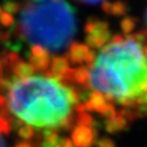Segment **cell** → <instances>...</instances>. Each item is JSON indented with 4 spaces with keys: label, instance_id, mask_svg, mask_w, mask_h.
Masks as SVG:
<instances>
[{
    "label": "cell",
    "instance_id": "1",
    "mask_svg": "<svg viewBox=\"0 0 147 147\" xmlns=\"http://www.w3.org/2000/svg\"><path fill=\"white\" fill-rule=\"evenodd\" d=\"M89 70L90 88L104 93L108 102L135 109V99L147 92V59L142 46L129 36L105 46Z\"/></svg>",
    "mask_w": 147,
    "mask_h": 147
},
{
    "label": "cell",
    "instance_id": "2",
    "mask_svg": "<svg viewBox=\"0 0 147 147\" xmlns=\"http://www.w3.org/2000/svg\"><path fill=\"white\" fill-rule=\"evenodd\" d=\"M80 101L76 88L46 76L16 81L8 92L10 112L19 120L42 130H58Z\"/></svg>",
    "mask_w": 147,
    "mask_h": 147
},
{
    "label": "cell",
    "instance_id": "3",
    "mask_svg": "<svg viewBox=\"0 0 147 147\" xmlns=\"http://www.w3.org/2000/svg\"><path fill=\"white\" fill-rule=\"evenodd\" d=\"M19 40L61 51L76 33L75 11L64 1H31L22 5L20 20L12 28Z\"/></svg>",
    "mask_w": 147,
    "mask_h": 147
},
{
    "label": "cell",
    "instance_id": "4",
    "mask_svg": "<svg viewBox=\"0 0 147 147\" xmlns=\"http://www.w3.org/2000/svg\"><path fill=\"white\" fill-rule=\"evenodd\" d=\"M84 31L86 33V45L89 48L99 49L106 46L110 40L111 33L109 31V23L98 18H90L85 23Z\"/></svg>",
    "mask_w": 147,
    "mask_h": 147
},
{
    "label": "cell",
    "instance_id": "5",
    "mask_svg": "<svg viewBox=\"0 0 147 147\" xmlns=\"http://www.w3.org/2000/svg\"><path fill=\"white\" fill-rule=\"evenodd\" d=\"M97 129L87 126H74L72 131V142L76 147H93L97 143Z\"/></svg>",
    "mask_w": 147,
    "mask_h": 147
},
{
    "label": "cell",
    "instance_id": "6",
    "mask_svg": "<svg viewBox=\"0 0 147 147\" xmlns=\"http://www.w3.org/2000/svg\"><path fill=\"white\" fill-rule=\"evenodd\" d=\"M69 68H70V62L65 56H53L50 69L45 73V76L60 82L62 75L65 73V71Z\"/></svg>",
    "mask_w": 147,
    "mask_h": 147
},
{
    "label": "cell",
    "instance_id": "7",
    "mask_svg": "<svg viewBox=\"0 0 147 147\" xmlns=\"http://www.w3.org/2000/svg\"><path fill=\"white\" fill-rule=\"evenodd\" d=\"M90 51L92 50L87 45L74 42L70 44L65 57L68 58L69 62L72 64H82V63H85Z\"/></svg>",
    "mask_w": 147,
    "mask_h": 147
},
{
    "label": "cell",
    "instance_id": "8",
    "mask_svg": "<svg viewBox=\"0 0 147 147\" xmlns=\"http://www.w3.org/2000/svg\"><path fill=\"white\" fill-rule=\"evenodd\" d=\"M83 102L85 105L86 111L97 112L98 115L101 113V111L105 109V107L108 104L105 95L98 90H90L87 98Z\"/></svg>",
    "mask_w": 147,
    "mask_h": 147
},
{
    "label": "cell",
    "instance_id": "9",
    "mask_svg": "<svg viewBox=\"0 0 147 147\" xmlns=\"http://www.w3.org/2000/svg\"><path fill=\"white\" fill-rule=\"evenodd\" d=\"M10 122L12 127L16 129L19 137H21L24 142L34 141L36 133H35V130H34L33 126L25 123V122H23V121L19 120V119H16V118H12Z\"/></svg>",
    "mask_w": 147,
    "mask_h": 147
},
{
    "label": "cell",
    "instance_id": "10",
    "mask_svg": "<svg viewBox=\"0 0 147 147\" xmlns=\"http://www.w3.org/2000/svg\"><path fill=\"white\" fill-rule=\"evenodd\" d=\"M90 73L86 67L81 65L79 68L73 69V75H72V85L75 88V85H78L81 89H90Z\"/></svg>",
    "mask_w": 147,
    "mask_h": 147
},
{
    "label": "cell",
    "instance_id": "11",
    "mask_svg": "<svg viewBox=\"0 0 147 147\" xmlns=\"http://www.w3.org/2000/svg\"><path fill=\"white\" fill-rule=\"evenodd\" d=\"M101 9L102 11L113 16H125L129 11V5L123 1H116V2H109V1H104L101 3Z\"/></svg>",
    "mask_w": 147,
    "mask_h": 147
},
{
    "label": "cell",
    "instance_id": "12",
    "mask_svg": "<svg viewBox=\"0 0 147 147\" xmlns=\"http://www.w3.org/2000/svg\"><path fill=\"white\" fill-rule=\"evenodd\" d=\"M129 124L130 123L117 111V116L113 119L105 121L104 127H105L106 132H108L109 134H116V133H119V132L125 131Z\"/></svg>",
    "mask_w": 147,
    "mask_h": 147
},
{
    "label": "cell",
    "instance_id": "13",
    "mask_svg": "<svg viewBox=\"0 0 147 147\" xmlns=\"http://www.w3.org/2000/svg\"><path fill=\"white\" fill-rule=\"evenodd\" d=\"M35 73H36V71L34 70V68L28 62H25L23 60L16 63L13 69V76L16 81H22V80L33 78V75Z\"/></svg>",
    "mask_w": 147,
    "mask_h": 147
},
{
    "label": "cell",
    "instance_id": "14",
    "mask_svg": "<svg viewBox=\"0 0 147 147\" xmlns=\"http://www.w3.org/2000/svg\"><path fill=\"white\" fill-rule=\"evenodd\" d=\"M26 58L28 60V63L34 68L36 72H44L46 73L48 70L50 69V64H51V56L48 55L45 57H40V58H35L31 55L26 53Z\"/></svg>",
    "mask_w": 147,
    "mask_h": 147
},
{
    "label": "cell",
    "instance_id": "15",
    "mask_svg": "<svg viewBox=\"0 0 147 147\" xmlns=\"http://www.w3.org/2000/svg\"><path fill=\"white\" fill-rule=\"evenodd\" d=\"M75 124L76 126H87V127H92L95 129L97 126V122L92 115H89L88 112H82L75 116Z\"/></svg>",
    "mask_w": 147,
    "mask_h": 147
},
{
    "label": "cell",
    "instance_id": "16",
    "mask_svg": "<svg viewBox=\"0 0 147 147\" xmlns=\"http://www.w3.org/2000/svg\"><path fill=\"white\" fill-rule=\"evenodd\" d=\"M138 20H137L135 16H125L122 19V21L120 22V27L122 33L129 36L132 32L135 30Z\"/></svg>",
    "mask_w": 147,
    "mask_h": 147
},
{
    "label": "cell",
    "instance_id": "17",
    "mask_svg": "<svg viewBox=\"0 0 147 147\" xmlns=\"http://www.w3.org/2000/svg\"><path fill=\"white\" fill-rule=\"evenodd\" d=\"M130 38H132L134 42H136L137 44H140L143 48L147 46V28L146 30H142V31L137 32L135 34L129 35Z\"/></svg>",
    "mask_w": 147,
    "mask_h": 147
},
{
    "label": "cell",
    "instance_id": "18",
    "mask_svg": "<svg viewBox=\"0 0 147 147\" xmlns=\"http://www.w3.org/2000/svg\"><path fill=\"white\" fill-rule=\"evenodd\" d=\"M100 116L105 119V121L113 119V118L117 116V110H116L115 105H113V104H111V102H108L107 106L105 107V109L101 111Z\"/></svg>",
    "mask_w": 147,
    "mask_h": 147
},
{
    "label": "cell",
    "instance_id": "19",
    "mask_svg": "<svg viewBox=\"0 0 147 147\" xmlns=\"http://www.w3.org/2000/svg\"><path fill=\"white\" fill-rule=\"evenodd\" d=\"M0 116L5 117V119L11 121L12 117L10 115V110H9V105H8V99L5 96L0 95Z\"/></svg>",
    "mask_w": 147,
    "mask_h": 147
},
{
    "label": "cell",
    "instance_id": "20",
    "mask_svg": "<svg viewBox=\"0 0 147 147\" xmlns=\"http://www.w3.org/2000/svg\"><path fill=\"white\" fill-rule=\"evenodd\" d=\"M12 131L11 122L5 117L0 116V136L1 135H9Z\"/></svg>",
    "mask_w": 147,
    "mask_h": 147
},
{
    "label": "cell",
    "instance_id": "21",
    "mask_svg": "<svg viewBox=\"0 0 147 147\" xmlns=\"http://www.w3.org/2000/svg\"><path fill=\"white\" fill-rule=\"evenodd\" d=\"M0 23H1L2 26L9 27L14 23V18H13L12 14L3 11V12L0 13Z\"/></svg>",
    "mask_w": 147,
    "mask_h": 147
},
{
    "label": "cell",
    "instance_id": "22",
    "mask_svg": "<svg viewBox=\"0 0 147 147\" xmlns=\"http://www.w3.org/2000/svg\"><path fill=\"white\" fill-rule=\"evenodd\" d=\"M22 5L20 3H16V2H5L3 3V10L8 13H16L19 11H21Z\"/></svg>",
    "mask_w": 147,
    "mask_h": 147
},
{
    "label": "cell",
    "instance_id": "23",
    "mask_svg": "<svg viewBox=\"0 0 147 147\" xmlns=\"http://www.w3.org/2000/svg\"><path fill=\"white\" fill-rule=\"evenodd\" d=\"M97 147H117V144L110 137H101L96 143Z\"/></svg>",
    "mask_w": 147,
    "mask_h": 147
},
{
    "label": "cell",
    "instance_id": "24",
    "mask_svg": "<svg viewBox=\"0 0 147 147\" xmlns=\"http://www.w3.org/2000/svg\"><path fill=\"white\" fill-rule=\"evenodd\" d=\"M124 37L120 35V34H116V35H113V36L110 38V42L111 44H121V42H124Z\"/></svg>",
    "mask_w": 147,
    "mask_h": 147
},
{
    "label": "cell",
    "instance_id": "25",
    "mask_svg": "<svg viewBox=\"0 0 147 147\" xmlns=\"http://www.w3.org/2000/svg\"><path fill=\"white\" fill-rule=\"evenodd\" d=\"M61 147H74L72 140H70L68 137L62 138V141H61Z\"/></svg>",
    "mask_w": 147,
    "mask_h": 147
},
{
    "label": "cell",
    "instance_id": "26",
    "mask_svg": "<svg viewBox=\"0 0 147 147\" xmlns=\"http://www.w3.org/2000/svg\"><path fill=\"white\" fill-rule=\"evenodd\" d=\"M78 2L84 5H101V3H102V1H87V0H85V1L80 0Z\"/></svg>",
    "mask_w": 147,
    "mask_h": 147
},
{
    "label": "cell",
    "instance_id": "27",
    "mask_svg": "<svg viewBox=\"0 0 147 147\" xmlns=\"http://www.w3.org/2000/svg\"><path fill=\"white\" fill-rule=\"evenodd\" d=\"M14 147H33L32 146V144H30L28 142H24V141H22V142H18L14 145Z\"/></svg>",
    "mask_w": 147,
    "mask_h": 147
},
{
    "label": "cell",
    "instance_id": "28",
    "mask_svg": "<svg viewBox=\"0 0 147 147\" xmlns=\"http://www.w3.org/2000/svg\"><path fill=\"white\" fill-rule=\"evenodd\" d=\"M0 147H7L5 140L2 138V136H0Z\"/></svg>",
    "mask_w": 147,
    "mask_h": 147
},
{
    "label": "cell",
    "instance_id": "29",
    "mask_svg": "<svg viewBox=\"0 0 147 147\" xmlns=\"http://www.w3.org/2000/svg\"><path fill=\"white\" fill-rule=\"evenodd\" d=\"M143 53H144V56H145V58L147 59V46H146V47L143 48Z\"/></svg>",
    "mask_w": 147,
    "mask_h": 147
},
{
    "label": "cell",
    "instance_id": "30",
    "mask_svg": "<svg viewBox=\"0 0 147 147\" xmlns=\"http://www.w3.org/2000/svg\"><path fill=\"white\" fill-rule=\"evenodd\" d=\"M145 18H146V23H147V8H146V12H145Z\"/></svg>",
    "mask_w": 147,
    "mask_h": 147
},
{
    "label": "cell",
    "instance_id": "31",
    "mask_svg": "<svg viewBox=\"0 0 147 147\" xmlns=\"http://www.w3.org/2000/svg\"><path fill=\"white\" fill-rule=\"evenodd\" d=\"M0 13H1V8H0Z\"/></svg>",
    "mask_w": 147,
    "mask_h": 147
}]
</instances>
